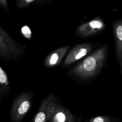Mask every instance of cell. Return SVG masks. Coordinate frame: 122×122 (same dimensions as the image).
I'll return each mask as SVG.
<instances>
[{
	"instance_id": "6da1fadb",
	"label": "cell",
	"mask_w": 122,
	"mask_h": 122,
	"mask_svg": "<svg viewBox=\"0 0 122 122\" xmlns=\"http://www.w3.org/2000/svg\"><path fill=\"white\" fill-rule=\"evenodd\" d=\"M107 51L108 46H104L92 55L87 58L83 61L81 70L86 73H92L99 70L105 62Z\"/></svg>"
},
{
	"instance_id": "7a4b0ae2",
	"label": "cell",
	"mask_w": 122,
	"mask_h": 122,
	"mask_svg": "<svg viewBox=\"0 0 122 122\" xmlns=\"http://www.w3.org/2000/svg\"><path fill=\"white\" fill-rule=\"evenodd\" d=\"M113 32L116 57L120 72L122 75V18L113 21Z\"/></svg>"
},
{
	"instance_id": "3957f363",
	"label": "cell",
	"mask_w": 122,
	"mask_h": 122,
	"mask_svg": "<svg viewBox=\"0 0 122 122\" xmlns=\"http://www.w3.org/2000/svg\"><path fill=\"white\" fill-rule=\"evenodd\" d=\"M75 117L68 110L52 104L49 122H76Z\"/></svg>"
},
{
	"instance_id": "277c9868",
	"label": "cell",
	"mask_w": 122,
	"mask_h": 122,
	"mask_svg": "<svg viewBox=\"0 0 122 122\" xmlns=\"http://www.w3.org/2000/svg\"><path fill=\"white\" fill-rule=\"evenodd\" d=\"M30 102L28 100H23L17 102L14 105L10 114L11 122H22L30 108Z\"/></svg>"
},
{
	"instance_id": "5b68a950",
	"label": "cell",
	"mask_w": 122,
	"mask_h": 122,
	"mask_svg": "<svg viewBox=\"0 0 122 122\" xmlns=\"http://www.w3.org/2000/svg\"><path fill=\"white\" fill-rule=\"evenodd\" d=\"M53 104L44 102L32 122H47L49 121L52 105Z\"/></svg>"
},
{
	"instance_id": "8992f818",
	"label": "cell",
	"mask_w": 122,
	"mask_h": 122,
	"mask_svg": "<svg viewBox=\"0 0 122 122\" xmlns=\"http://www.w3.org/2000/svg\"><path fill=\"white\" fill-rule=\"evenodd\" d=\"M87 122H114L112 119L108 116H98L93 117Z\"/></svg>"
},
{
	"instance_id": "52a82bcc",
	"label": "cell",
	"mask_w": 122,
	"mask_h": 122,
	"mask_svg": "<svg viewBox=\"0 0 122 122\" xmlns=\"http://www.w3.org/2000/svg\"><path fill=\"white\" fill-rule=\"evenodd\" d=\"M90 26L93 29H100L103 26V24L101 21L98 20H92L90 22Z\"/></svg>"
},
{
	"instance_id": "ba28073f",
	"label": "cell",
	"mask_w": 122,
	"mask_h": 122,
	"mask_svg": "<svg viewBox=\"0 0 122 122\" xmlns=\"http://www.w3.org/2000/svg\"><path fill=\"white\" fill-rule=\"evenodd\" d=\"M21 32L22 34L27 38H30L31 37V31L30 28L27 26H24L21 28Z\"/></svg>"
},
{
	"instance_id": "9c48e42d",
	"label": "cell",
	"mask_w": 122,
	"mask_h": 122,
	"mask_svg": "<svg viewBox=\"0 0 122 122\" xmlns=\"http://www.w3.org/2000/svg\"><path fill=\"white\" fill-rule=\"evenodd\" d=\"M7 76L2 69L0 68V82L1 83H4L7 81Z\"/></svg>"
},
{
	"instance_id": "30bf717a",
	"label": "cell",
	"mask_w": 122,
	"mask_h": 122,
	"mask_svg": "<svg viewBox=\"0 0 122 122\" xmlns=\"http://www.w3.org/2000/svg\"><path fill=\"white\" fill-rule=\"evenodd\" d=\"M87 50L86 49H81L80 51L77 53V54L75 56V59L76 60H79L85 56L87 53Z\"/></svg>"
},
{
	"instance_id": "8fae6325",
	"label": "cell",
	"mask_w": 122,
	"mask_h": 122,
	"mask_svg": "<svg viewBox=\"0 0 122 122\" xmlns=\"http://www.w3.org/2000/svg\"><path fill=\"white\" fill-rule=\"evenodd\" d=\"M58 60V55L57 53H54L51 56L50 60V63L51 65H54L57 62Z\"/></svg>"
},
{
	"instance_id": "7c38bea8",
	"label": "cell",
	"mask_w": 122,
	"mask_h": 122,
	"mask_svg": "<svg viewBox=\"0 0 122 122\" xmlns=\"http://www.w3.org/2000/svg\"><path fill=\"white\" fill-rule=\"evenodd\" d=\"M26 1L27 2H32V1H33V0H26Z\"/></svg>"
}]
</instances>
